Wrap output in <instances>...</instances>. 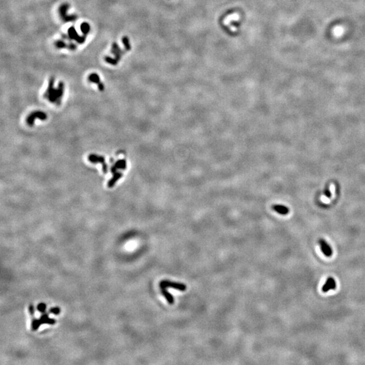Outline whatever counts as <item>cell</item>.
<instances>
[{
    "instance_id": "1",
    "label": "cell",
    "mask_w": 365,
    "mask_h": 365,
    "mask_svg": "<svg viewBox=\"0 0 365 365\" xmlns=\"http://www.w3.org/2000/svg\"><path fill=\"white\" fill-rule=\"evenodd\" d=\"M160 288H167V287H172V288L175 289L178 291H181V292H184L187 289V286H186L183 283H179L176 282H172L167 280H163L160 283Z\"/></svg>"
},
{
    "instance_id": "2",
    "label": "cell",
    "mask_w": 365,
    "mask_h": 365,
    "mask_svg": "<svg viewBox=\"0 0 365 365\" xmlns=\"http://www.w3.org/2000/svg\"><path fill=\"white\" fill-rule=\"evenodd\" d=\"M47 118H48V116L45 113V112H40V111H36V112H33V113H31L29 116V117L27 118V119H26V122L29 126H33L34 125L35 120L36 118H39V119L42 120H45L47 119Z\"/></svg>"
},
{
    "instance_id": "3",
    "label": "cell",
    "mask_w": 365,
    "mask_h": 365,
    "mask_svg": "<svg viewBox=\"0 0 365 365\" xmlns=\"http://www.w3.org/2000/svg\"><path fill=\"white\" fill-rule=\"evenodd\" d=\"M318 244H319L321 251L323 254L327 256V257H331L333 254V250L329 244L324 239L322 238L318 239Z\"/></svg>"
},
{
    "instance_id": "4",
    "label": "cell",
    "mask_w": 365,
    "mask_h": 365,
    "mask_svg": "<svg viewBox=\"0 0 365 365\" xmlns=\"http://www.w3.org/2000/svg\"><path fill=\"white\" fill-rule=\"evenodd\" d=\"M89 161L92 163H101L102 164L103 171L104 173H106L108 172V166L105 163V158L103 156H98L95 154H90L88 156Z\"/></svg>"
},
{
    "instance_id": "5",
    "label": "cell",
    "mask_w": 365,
    "mask_h": 365,
    "mask_svg": "<svg viewBox=\"0 0 365 365\" xmlns=\"http://www.w3.org/2000/svg\"><path fill=\"white\" fill-rule=\"evenodd\" d=\"M336 281L333 277H329L327 278V281H326L324 285L322 287V291L323 292H328L331 289H335L336 288Z\"/></svg>"
},
{
    "instance_id": "6",
    "label": "cell",
    "mask_w": 365,
    "mask_h": 365,
    "mask_svg": "<svg viewBox=\"0 0 365 365\" xmlns=\"http://www.w3.org/2000/svg\"><path fill=\"white\" fill-rule=\"evenodd\" d=\"M127 168V162L125 160H120L114 163L111 167V172L112 173H115L117 172V169L125 170Z\"/></svg>"
},
{
    "instance_id": "7",
    "label": "cell",
    "mask_w": 365,
    "mask_h": 365,
    "mask_svg": "<svg viewBox=\"0 0 365 365\" xmlns=\"http://www.w3.org/2000/svg\"><path fill=\"white\" fill-rule=\"evenodd\" d=\"M272 208H273V209L275 212H277L279 215H287L289 212V208L283 205L275 204L273 205Z\"/></svg>"
},
{
    "instance_id": "8",
    "label": "cell",
    "mask_w": 365,
    "mask_h": 365,
    "mask_svg": "<svg viewBox=\"0 0 365 365\" xmlns=\"http://www.w3.org/2000/svg\"><path fill=\"white\" fill-rule=\"evenodd\" d=\"M161 293L164 296V297L166 299L167 302H168L170 304H173L174 302V298L173 296L171 293H170L166 289V288H160Z\"/></svg>"
},
{
    "instance_id": "9",
    "label": "cell",
    "mask_w": 365,
    "mask_h": 365,
    "mask_svg": "<svg viewBox=\"0 0 365 365\" xmlns=\"http://www.w3.org/2000/svg\"><path fill=\"white\" fill-rule=\"evenodd\" d=\"M122 174L120 173L116 172V173H114L113 177H112V178L109 181V182H108V187H113V186L115 185V183L116 182V181H117L118 179H120V178L122 177Z\"/></svg>"
},
{
    "instance_id": "10",
    "label": "cell",
    "mask_w": 365,
    "mask_h": 365,
    "mask_svg": "<svg viewBox=\"0 0 365 365\" xmlns=\"http://www.w3.org/2000/svg\"><path fill=\"white\" fill-rule=\"evenodd\" d=\"M46 308V305L45 304H40L37 306V310L41 312H44Z\"/></svg>"
},
{
    "instance_id": "11",
    "label": "cell",
    "mask_w": 365,
    "mask_h": 365,
    "mask_svg": "<svg viewBox=\"0 0 365 365\" xmlns=\"http://www.w3.org/2000/svg\"><path fill=\"white\" fill-rule=\"evenodd\" d=\"M50 312L54 314H58L60 312V310L58 308H53L50 310Z\"/></svg>"
}]
</instances>
